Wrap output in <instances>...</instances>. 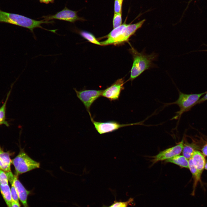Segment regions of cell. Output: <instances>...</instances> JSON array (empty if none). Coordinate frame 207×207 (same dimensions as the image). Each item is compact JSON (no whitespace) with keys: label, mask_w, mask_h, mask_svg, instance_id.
<instances>
[{"label":"cell","mask_w":207,"mask_h":207,"mask_svg":"<svg viewBox=\"0 0 207 207\" xmlns=\"http://www.w3.org/2000/svg\"><path fill=\"white\" fill-rule=\"evenodd\" d=\"M0 23H8L26 28L33 33L34 29L37 28L53 32L55 31L54 30H48L41 26V24H53L54 23L53 21L37 20L21 15L6 12L1 9Z\"/></svg>","instance_id":"cell-1"},{"label":"cell","mask_w":207,"mask_h":207,"mask_svg":"<svg viewBox=\"0 0 207 207\" xmlns=\"http://www.w3.org/2000/svg\"><path fill=\"white\" fill-rule=\"evenodd\" d=\"M129 50L132 56L133 62L128 81H132L145 70L152 68L153 62L157 55L154 53L148 55L143 52H139L132 46Z\"/></svg>","instance_id":"cell-2"},{"label":"cell","mask_w":207,"mask_h":207,"mask_svg":"<svg viewBox=\"0 0 207 207\" xmlns=\"http://www.w3.org/2000/svg\"><path fill=\"white\" fill-rule=\"evenodd\" d=\"M178 90L179 96L177 99L173 102L165 104L166 105L176 104L179 107V110L176 112L175 115L172 118V120L179 119L183 113L190 110L206 92L186 94L183 93L178 89Z\"/></svg>","instance_id":"cell-3"},{"label":"cell","mask_w":207,"mask_h":207,"mask_svg":"<svg viewBox=\"0 0 207 207\" xmlns=\"http://www.w3.org/2000/svg\"><path fill=\"white\" fill-rule=\"evenodd\" d=\"M12 163L15 168V175L18 176L40 166V163L31 158L23 150L12 160Z\"/></svg>","instance_id":"cell-4"},{"label":"cell","mask_w":207,"mask_h":207,"mask_svg":"<svg viewBox=\"0 0 207 207\" xmlns=\"http://www.w3.org/2000/svg\"><path fill=\"white\" fill-rule=\"evenodd\" d=\"M90 117L95 129L101 135L114 131L124 127L137 125H142L143 122H141L129 124H121L117 122L114 121L105 122L96 121L94 120L91 116H90Z\"/></svg>","instance_id":"cell-5"},{"label":"cell","mask_w":207,"mask_h":207,"mask_svg":"<svg viewBox=\"0 0 207 207\" xmlns=\"http://www.w3.org/2000/svg\"><path fill=\"white\" fill-rule=\"evenodd\" d=\"M77 97L84 105L90 116L91 107L93 102L101 95L103 90H89L85 89L80 91L74 88Z\"/></svg>","instance_id":"cell-6"},{"label":"cell","mask_w":207,"mask_h":207,"mask_svg":"<svg viewBox=\"0 0 207 207\" xmlns=\"http://www.w3.org/2000/svg\"><path fill=\"white\" fill-rule=\"evenodd\" d=\"M44 20L49 21L53 19H57L74 23L78 20L84 21L83 18L79 17L77 12L71 10L65 7L62 10L54 15L43 16L41 17Z\"/></svg>","instance_id":"cell-7"},{"label":"cell","mask_w":207,"mask_h":207,"mask_svg":"<svg viewBox=\"0 0 207 207\" xmlns=\"http://www.w3.org/2000/svg\"><path fill=\"white\" fill-rule=\"evenodd\" d=\"M184 140L174 146L166 149L160 152L157 155L151 157L152 165L158 162L170 159L175 156L180 155L182 151Z\"/></svg>","instance_id":"cell-8"},{"label":"cell","mask_w":207,"mask_h":207,"mask_svg":"<svg viewBox=\"0 0 207 207\" xmlns=\"http://www.w3.org/2000/svg\"><path fill=\"white\" fill-rule=\"evenodd\" d=\"M124 78L118 79L110 86L103 90L101 96L106 97L110 101L118 99L122 91L124 89Z\"/></svg>","instance_id":"cell-9"},{"label":"cell","mask_w":207,"mask_h":207,"mask_svg":"<svg viewBox=\"0 0 207 207\" xmlns=\"http://www.w3.org/2000/svg\"><path fill=\"white\" fill-rule=\"evenodd\" d=\"M145 21V20L143 19L135 24H127L124 31L118 39L115 45L128 41L129 38L142 26Z\"/></svg>","instance_id":"cell-10"},{"label":"cell","mask_w":207,"mask_h":207,"mask_svg":"<svg viewBox=\"0 0 207 207\" xmlns=\"http://www.w3.org/2000/svg\"><path fill=\"white\" fill-rule=\"evenodd\" d=\"M14 183L17 191L19 200L24 207H29L27 199L31 193L30 191L27 190L18 179V176L14 175Z\"/></svg>","instance_id":"cell-11"},{"label":"cell","mask_w":207,"mask_h":207,"mask_svg":"<svg viewBox=\"0 0 207 207\" xmlns=\"http://www.w3.org/2000/svg\"><path fill=\"white\" fill-rule=\"evenodd\" d=\"M127 24L124 23L114 29L107 35V39L100 42L101 45H107L115 44L118 39L124 31Z\"/></svg>","instance_id":"cell-12"},{"label":"cell","mask_w":207,"mask_h":207,"mask_svg":"<svg viewBox=\"0 0 207 207\" xmlns=\"http://www.w3.org/2000/svg\"><path fill=\"white\" fill-rule=\"evenodd\" d=\"M191 158L194 165L202 175L204 169L206 162L204 155L199 151L195 150Z\"/></svg>","instance_id":"cell-13"},{"label":"cell","mask_w":207,"mask_h":207,"mask_svg":"<svg viewBox=\"0 0 207 207\" xmlns=\"http://www.w3.org/2000/svg\"><path fill=\"white\" fill-rule=\"evenodd\" d=\"M191 172L193 179V190L191 194L192 196H194L196 188L199 182H200L202 185L201 181V174L194 165L191 158L189 160V168Z\"/></svg>","instance_id":"cell-14"},{"label":"cell","mask_w":207,"mask_h":207,"mask_svg":"<svg viewBox=\"0 0 207 207\" xmlns=\"http://www.w3.org/2000/svg\"><path fill=\"white\" fill-rule=\"evenodd\" d=\"M166 162L173 163L182 168H189V160L183 155H177L166 160Z\"/></svg>","instance_id":"cell-15"},{"label":"cell","mask_w":207,"mask_h":207,"mask_svg":"<svg viewBox=\"0 0 207 207\" xmlns=\"http://www.w3.org/2000/svg\"><path fill=\"white\" fill-rule=\"evenodd\" d=\"M198 146L195 143H190L186 141L183 144L182 150L183 155L188 160L191 158L194 152L198 148Z\"/></svg>","instance_id":"cell-16"},{"label":"cell","mask_w":207,"mask_h":207,"mask_svg":"<svg viewBox=\"0 0 207 207\" xmlns=\"http://www.w3.org/2000/svg\"><path fill=\"white\" fill-rule=\"evenodd\" d=\"M0 191L7 207H11L12 200L11 189L8 184H0Z\"/></svg>","instance_id":"cell-17"},{"label":"cell","mask_w":207,"mask_h":207,"mask_svg":"<svg viewBox=\"0 0 207 207\" xmlns=\"http://www.w3.org/2000/svg\"><path fill=\"white\" fill-rule=\"evenodd\" d=\"M0 159L2 162L5 171H11V164L12 163L10 154L8 152H4L0 146Z\"/></svg>","instance_id":"cell-18"},{"label":"cell","mask_w":207,"mask_h":207,"mask_svg":"<svg viewBox=\"0 0 207 207\" xmlns=\"http://www.w3.org/2000/svg\"><path fill=\"white\" fill-rule=\"evenodd\" d=\"M80 34L83 37L93 43L101 45L100 42L98 41L94 35L91 33L85 31L80 32Z\"/></svg>","instance_id":"cell-19"},{"label":"cell","mask_w":207,"mask_h":207,"mask_svg":"<svg viewBox=\"0 0 207 207\" xmlns=\"http://www.w3.org/2000/svg\"><path fill=\"white\" fill-rule=\"evenodd\" d=\"M7 102V101H5L0 108V125L3 124L8 126L9 124L5 120L6 108Z\"/></svg>","instance_id":"cell-20"},{"label":"cell","mask_w":207,"mask_h":207,"mask_svg":"<svg viewBox=\"0 0 207 207\" xmlns=\"http://www.w3.org/2000/svg\"><path fill=\"white\" fill-rule=\"evenodd\" d=\"M134 200L132 198H130L127 201L125 202L115 201L111 205L107 206L103 205L102 207H128L129 205L132 203Z\"/></svg>","instance_id":"cell-21"},{"label":"cell","mask_w":207,"mask_h":207,"mask_svg":"<svg viewBox=\"0 0 207 207\" xmlns=\"http://www.w3.org/2000/svg\"><path fill=\"white\" fill-rule=\"evenodd\" d=\"M122 13H114L113 19V26L114 28L118 27L122 25Z\"/></svg>","instance_id":"cell-22"},{"label":"cell","mask_w":207,"mask_h":207,"mask_svg":"<svg viewBox=\"0 0 207 207\" xmlns=\"http://www.w3.org/2000/svg\"><path fill=\"white\" fill-rule=\"evenodd\" d=\"M8 180L6 172L0 169V184H8Z\"/></svg>","instance_id":"cell-23"},{"label":"cell","mask_w":207,"mask_h":207,"mask_svg":"<svg viewBox=\"0 0 207 207\" xmlns=\"http://www.w3.org/2000/svg\"><path fill=\"white\" fill-rule=\"evenodd\" d=\"M123 0H115L114 3V13H122V3Z\"/></svg>","instance_id":"cell-24"},{"label":"cell","mask_w":207,"mask_h":207,"mask_svg":"<svg viewBox=\"0 0 207 207\" xmlns=\"http://www.w3.org/2000/svg\"><path fill=\"white\" fill-rule=\"evenodd\" d=\"M205 92L204 95L200 99L195 103V105L198 104H200L207 100V91Z\"/></svg>","instance_id":"cell-25"},{"label":"cell","mask_w":207,"mask_h":207,"mask_svg":"<svg viewBox=\"0 0 207 207\" xmlns=\"http://www.w3.org/2000/svg\"><path fill=\"white\" fill-rule=\"evenodd\" d=\"M203 155L207 156V143L204 145L201 149Z\"/></svg>","instance_id":"cell-26"},{"label":"cell","mask_w":207,"mask_h":207,"mask_svg":"<svg viewBox=\"0 0 207 207\" xmlns=\"http://www.w3.org/2000/svg\"><path fill=\"white\" fill-rule=\"evenodd\" d=\"M11 207H20V205L19 202L12 201Z\"/></svg>","instance_id":"cell-27"},{"label":"cell","mask_w":207,"mask_h":207,"mask_svg":"<svg viewBox=\"0 0 207 207\" xmlns=\"http://www.w3.org/2000/svg\"><path fill=\"white\" fill-rule=\"evenodd\" d=\"M41 3H44L48 4L49 3H53L54 2V0H39Z\"/></svg>","instance_id":"cell-28"},{"label":"cell","mask_w":207,"mask_h":207,"mask_svg":"<svg viewBox=\"0 0 207 207\" xmlns=\"http://www.w3.org/2000/svg\"><path fill=\"white\" fill-rule=\"evenodd\" d=\"M0 169L2 170L5 171V168L4 165L0 159Z\"/></svg>","instance_id":"cell-29"},{"label":"cell","mask_w":207,"mask_h":207,"mask_svg":"<svg viewBox=\"0 0 207 207\" xmlns=\"http://www.w3.org/2000/svg\"><path fill=\"white\" fill-rule=\"evenodd\" d=\"M204 169L206 170H207V160L206 161V162Z\"/></svg>","instance_id":"cell-30"},{"label":"cell","mask_w":207,"mask_h":207,"mask_svg":"<svg viewBox=\"0 0 207 207\" xmlns=\"http://www.w3.org/2000/svg\"><path fill=\"white\" fill-rule=\"evenodd\" d=\"M200 51H207V49L206 50H200Z\"/></svg>","instance_id":"cell-31"}]
</instances>
